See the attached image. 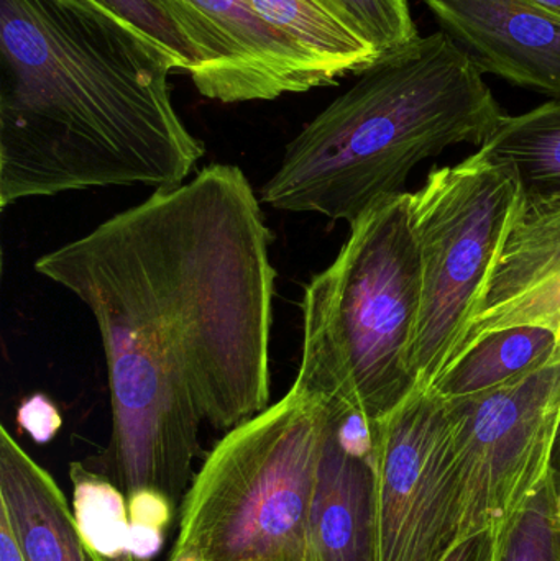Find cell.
Returning a JSON list of instances; mask_svg holds the SVG:
<instances>
[{
    "label": "cell",
    "instance_id": "cell-12",
    "mask_svg": "<svg viewBox=\"0 0 560 561\" xmlns=\"http://www.w3.org/2000/svg\"><path fill=\"white\" fill-rule=\"evenodd\" d=\"M518 325L560 339V203L523 201L453 362L482 336Z\"/></svg>",
    "mask_w": 560,
    "mask_h": 561
},
{
    "label": "cell",
    "instance_id": "cell-8",
    "mask_svg": "<svg viewBox=\"0 0 560 561\" xmlns=\"http://www.w3.org/2000/svg\"><path fill=\"white\" fill-rule=\"evenodd\" d=\"M378 561H443L464 539L466 496L444 399L420 388L377 422Z\"/></svg>",
    "mask_w": 560,
    "mask_h": 561
},
{
    "label": "cell",
    "instance_id": "cell-24",
    "mask_svg": "<svg viewBox=\"0 0 560 561\" xmlns=\"http://www.w3.org/2000/svg\"><path fill=\"white\" fill-rule=\"evenodd\" d=\"M546 483L555 496L560 516V421L552 442L551 455H549L548 470H546Z\"/></svg>",
    "mask_w": 560,
    "mask_h": 561
},
{
    "label": "cell",
    "instance_id": "cell-3",
    "mask_svg": "<svg viewBox=\"0 0 560 561\" xmlns=\"http://www.w3.org/2000/svg\"><path fill=\"white\" fill-rule=\"evenodd\" d=\"M358 76L289 141L260 190L263 204L352 224L404 193L421 161L454 145L483 147L506 117L476 62L443 30Z\"/></svg>",
    "mask_w": 560,
    "mask_h": 561
},
{
    "label": "cell",
    "instance_id": "cell-18",
    "mask_svg": "<svg viewBox=\"0 0 560 561\" xmlns=\"http://www.w3.org/2000/svg\"><path fill=\"white\" fill-rule=\"evenodd\" d=\"M499 561H560V516L546 480L500 529Z\"/></svg>",
    "mask_w": 560,
    "mask_h": 561
},
{
    "label": "cell",
    "instance_id": "cell-22",
    "mask_svg": "<svg viewBox=\"0 0 560 561\" xmlns=\"http://www.w3.org/2000/svg\"><path fill=\"white\" fill-rule=\"evenodd\" d=\"M130 526L167 530L176 516V506L157 491L141 490L127 497Z\"/></svg>",
    "mask_w": 560,
    "mask_h": 561
},
{
    "label": "cell",
    "instance_id": "cell-20",
    "mask_svg": "<svg viewBox=\"0 0 560 561\" xmlns=\"http://www.w3.org/2000/svg\"><path fill=\"white\" fill-rule=\"evenodd\" d=\"M118 22L125 23L167 55L178 72L193 75L201 59L176 20L160 0H89Z\"/></svg>",
    "mask_w": 560,
    "mask_h": 561
},
{
    "label": "cell",
    "instance_id": "cell-17",
    "mask_svg": "<svg viewBox=\"0 0 560 561\" xmlns=\"http://www.w3.org/2000/svg\"><path fill=\"white\" fill-rule=\"evenodd\" d=\"M72 513L85 543L104 561H137L130 553L127 497L114 483L81 461L69 465Z\"/></svg>",
    "mask_w": 560,
    "mask_h": 561
},
{
    "label": "cell",
    "instance_id": "cell-16",
    "mask_svg": "<svg viewBox=\"0 0 560 561\" xmlns=\"http://www.w3.org/2000/svg\"><path fill=\"white\" fill-rule=\"evenodd\" d=\"M253 12L335 78L361 75L380 59L324 0H247Z\"/></svg>",
    "mask_w": 560,
    "mask_h": 561
},
{
    "label": "cell",
    "instance_id": "cell-6",
    "mask_svg": "<svg viewBox=\"0 0 560 561\" xmlns=\"http://www.w3.org/2000/svg\"><path fill=\"white\" fill-rule=\"evenodd\" d=\"M523 201L512 171L480 148L411 193L421 306L408 366L418 386L433 388L453 362Z\"/></svg>",
    "mask_w": 560,
    "mask_h": 561
},
{
    "label": "cell",
    "instance_id": "cell-27",
    "mask_svg": "<svg viewBox=\"0 0 560 561\" xmlns=\"http://www.w3.org/2000/svg\"><path fill=\"white\" fill-rule=\"evenodd\" d=\"M168 561H196V560L187 559V557H178V559H173V557H170V559H168Z\"/></svg>",
    "mask_w": 560,
    "mask_h": 561
},
{
    "label": "cell",
    "instance_id": "cell-9",
    "mask_svg": "<svg viewBox=\"0 0 560 561\" xmlns=\"http://www.w3.org/2000/svg\"><path fill=\"white\" fill-rule=\"evenodd\" d=\"M199 55L194 85L224 104L273 101L339 81L247 0H160Z\"/></svg>",
    "mask_w": 560,
    "mask_h": 561
},
{
    "label": "cell",
    "instance_id": "cell-14",
    "mask_svg": "<svg viewBox=\"0 0 560 561\" xmlns=\"http://www.w3.org/2000/svg\"><path fill=\"white\" fill-rule=\"evenodd\" d=\"M560 359V339L545 327L518 325L482 336L433 385L444 399L466 398L528 378Z\"/></svg>",
    "mask_w": 560,
    "mask_h": 561
},
{
    "label": "cell",
    "instance_id": "cell-25",
    "mask_svg": "<svg viewBox=\"0 0 560 561\" xmlns=\"http://www.w3.org/2000/svg\"><path fill=\"white\" fill-rule=\"evenodd\" d=\"M0 561H23L10 527L2 517H0Z\"/></svg>",
    "mask_w": 560,
    "mask_h": 561
},
{
    "label": "cell",
    "instance_id": "cell-26",
    "mask_svg": "<svg viewBox=\"0 0 560 561\" xmlns=\"http://www.w3.org/2000/svg\"><path fill=\"white\" fill-rule=\"evenodd\" d=\"M528 2L535 3V5L541 7V9L549 10L560 15V0H528Z\"/></svg>",
    "mask_w": 560,
    "mask_h": 561
},
{
    "label": "cell",
    "instance_id": "cell-4",
    "mask_svg": "<svg viewBox=\"0 0 560 561\" xmlns=\"http://www.w3.org/2000/svg\"><path fill=\"white\" fill-rule=\"evenodd\" d=\"M410 201L404 191L365 210L302 297L296 385L370 422L390 415L420 388L408 366L421 306Z\"/></svg>",
    "mask_w": 560,
    "mask_h": 561
},
{
    "label": "cell",
    "instance_id": "cell-19",
    "mask_svg": "<svg viewBox=\"0 0 560 561\" xmlns=\"http://www.w3.org/2000/svg\"><path fill=\"white\" fill-rule=\"evenodd\" d=\"M325 5L384 56L420 38L410 0H324Z\"/></svg>",
    "mask_w": 560,
    "mask_h": 561
},
{
    "label": "cell",
    "instance_id": "cell-5",
    "mask_svg": "<svg viewBox=\"0 0 560 561\" xmlns=\"http://www.w3.org/2000/svg\"><path fill=\"white\" fill-rule=\"evenodd\" d=\"M329 414L328 398L293 382L226 432L184 494L170 557L315 561L311 507Z\"/></svg>",
    "mask_w": 560,
    "mask_h": 561
},
{
    "label": "cell",
    "instance_id": "cell-1",
    "mask_svg": "<svg viewBox=\"0 0 560 561\" xmlns=\"http://www.w3.org/2000/svg\"><path fill=\"white\" fill-rule=\"evenodd\" d=\"M272 243L245 173L216 163L36 260L98 325L112 434L94 471L125 497L180 510L203 424L229 432L268 408Z\"/></svg>",
    "mask_w": 560,
    "mask_h": 561
},
{
    "label": "cell",
    "instance_id": "cell-7",
    "mask_svg": "<svg viewBox=\"0 0 560 561\" xmlns=\"http://www.w3.org/2000/svg\"><path fill=\"white\" fill-rule=\"evenodd\" d=\"M444 405L466 496L464 539L502 529L545 483L560 421V359L503 388L444 399Z\"/></svg>",
    "mask_w": 560,
    "mask_h": 561
},
{
    "label": "cell",
    "instance_id": "cell-15",
    "mask_svg": "<svg viewBox=\"0 0 560 561\" xmlns=\"http://www.w3.org/2000/svg\"><path fill=\"white\" fill-rule=\"evenodd\" d=\"M480 150L512 171L526 203H560V99L506 115Z\"/></svg>",
    "mask_w": 560,
    "mask_h": 561
},
{
    "label": "cell",
    "instance_id": "cell-23",
    "mask_svg": "<svg viewBox=\"0 0 560 561\" xmlns=\"http://www.w3.org/2000/svg\"><path fill=\"white\" fill-rule=\"evenodd\" d=\"M500 529H483L460 540L443 561H499Z\"/></svg>",
    "mask_w": 560,
    "mask_h": 561
},
{
    "label": "cell",
    "instance_id": "cell-11",
    "mask_svg": "<svg viewBox=\"0 0 560 561\" xmlns=\"http://www.w3.org/2000/svg\"><path fill=\"white\" fill-rule=\"evenodd\" d=\"M482 75L560 99V15L528 0H424Z\"/></svg>",
    "mask_w": 560,
    "mask_h": 561
},
{
    "label": "cell",
    "instance_id": "cell-2",
    "mask_svg": "<svg viewBox=\"0 0 560 561\" xmlns=\"http://www.w3.org/2000/svg\"><path fill=\"white\" fill-rule=\"evenodd\" d=\"M174 71L89 0H0V207L184 184L206 147L171 101Z\"/></svg>",
    "mask_w": 560,
    "mask_h": 561
},
{
    "label": "cell",
    "instance_id": "cell-13",
    "mask_svg": "<svg viewBox=\"0 0 560 561\" xmlns=\"http://www.w3.org/2000/svg\"><path fill=\"white\" fill-rule=\"evenodd\" d=\"M0 517L23 561H104L85 543L48 471L0 427Z\"/></svg>",
    "mask_w": 560,
    "mask_h": 561
},
{
    "label": "cell",
    "instance_id": "cell-10",
    "mask_svg": "<svg viewBox=\"0 0 560 561\" xmlns=\"http://www.w3.org/2000/svg\"><path fill=\"white\" fill-rule=\"evenodd\" d=\"M328 401L331 414L311 507L312 559L378 561L377 422Z\"/></svg>",
    "mask_w": 560,
    "mask_h": 561
},
{
    "label": "cell",
    "instance_id": "cell-21",
    "mask_svg": "<svg viewBox=\"0 0 560 561\" xmlns=\"http://www.w3.org/2000/svg\"><path fill=\"white\" fill-rule=\"evenodd\" d=\"M16 425L35 444L46 445L62 427V415L48 396L36 392L20 402L16 409Z\"/></svg>",
    "mask_w": 560,
    "mask_h": 561
}]
</instances>
